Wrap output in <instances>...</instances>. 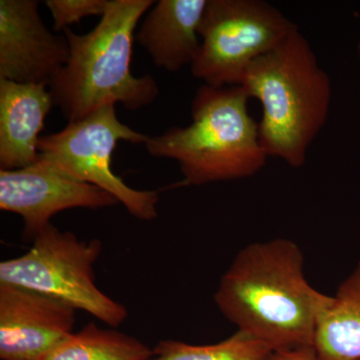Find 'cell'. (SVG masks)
<instances>
[{
  "label": "cell",
  "mask_w": 360,
  "mask_h": 360,
  "mask_svg": "<svg viewBox=\"0 0 360 360\" xmlns=\"http://www.w3.org/2000/svg\"><path fill=\"white\" fill-rule=\"evenodd\" d=\"M331 300L310 285L302 250L286 238L239 251L214 295L220 312L238 331L274 352L314 348L319 319Z\"/></svg>",
  "instance_id": "6da1fadb"
},
{
  "label": "cell",
  "mask_w": 360,
  "mask_h": 360,
  "mask_svg": "<svg viewBox=\"0 0 360 360\" xmlns=\"http://www.w3.org/2000/svg\"><path fill=\"white\" fill-rule=\"evenodd\" d=\"M153 0H110L98 25L89 33L63 34L70 58L49 84L54 105L68 122H79L108 105L139 110L160 96L151 75L131 73L134 32Z\"/></svg>",
  "instance_id": "7a4b0ae2"
},
{
  "label": "cell",
  "mask_w": 360,
  "mask_h": 360,
  "mask_svg": "<svg viewBox=\"0 0 360 360\" xmlns=\"http://www.w3.org/2000/svg\"><path fill=\"white\" fill-rule=\"evenodd\" d=\"M240 85L262 104L258 125L266 155L302 167L328 120L331 84L298 27L276 49L253 61Z\"/></svg>",
  "instance_id": "3957f363"
},
{
  "label": "cell",
  "mask_w": 360,
  "mask_h": 360,
  "mask_svg": "<svg viewBox=\"0 0 360 360\" xmlns=\"http://www.w3.org/2000/svg\"><path fill=\"white\" fill-rule=\"evenodd\" d=\"M241 85L203 84L193 101V122L149 136L144 146L155 158L179 163L188 186L246 179L264 168L269 155L259 139V125L248 111Z\"/></svg>",
  "instance_id": "277c9868"
},
{
  "label": "cell",
  "mask_w": 360,
  "mask_h": 360,
  "mask_svg": "<svg viewBox=\"0 0 360 360\" xmlns=\"http://www.w3.org/2000/svg\"><path fill=\"white\" fill-rule=\"evenodd\" d=\"M101 250L98 239L80 240L72 232L60 231L51 224L27 252L1 262L0 283L51 296L116 328L129 314L124 305L96 286L94 264Z\"/></svg>",
  "instance_id": "5b68a950"
},
{
  "label": "cell",
  "mask_w": 360,
  "mask_h": 360,
  "mask_svg": "<svg viewBox=\"0 0 360 360\" xmlns=\"http://www.w3.org/2000/svg\"><path fill=\"white\" fill-rule=\"evenodd\" d=\"M295 28L264 0H207L191 72L215 89L240 85L251 63L283 44Z\"/></svg>",
  "instance_id": "8992f818"
},
{
  "label": "cell",
  "mask_w": 360,
  "mask_h": 360,
  "mask_svg": "<svg viewBox=\"0 0 360 360\" xmlns=\"http://www.w3.org/2000/svg\"><path fill=\"white\" fill-rule=\"evenodd\" d=\"M148 135L118 120L115 105H108L56 134L40 137L39 160L59 174L86 182L112 194L137 219L158 217V193L127 186L111 169V156L120 141L144 144Z\"/></svg>",
  "instance_id": "52a82bcc"
},
{
  "label": "cell",
  "mask_w": 360,
  "mask_h": 360,
  "mask_svg": "<svg viewBox=\"0 0 360 360\" xmlns=\"http://www.w3.org/2000/svg\"><path fill=\"white\" fill-rule=\"evenodd\" d=\"M118 203L104 189L59 174L39 160L20 169H0V210L22 217L27 240H34L63 210H101Z\"/></svg>",
  "instance_id": "ba28073f"
},
{
  "label": "cell",
  "mask_w": 360,
  "mask_h": 360,
  "mask_svg": "<svg viewBox=\"0 0 360 360\" xmlns=\"http://www.w3.org/2000/svg\"><path fill=\"white\" fill-rule=\"evenodd\" d=\"M35 0H0V79L49 86L70 58L65 34L54 35Z\"/></svg>",
  "instance_id": "9c48e42d"
},
{
  "label": "cell",
  "mask_w": 360,
  "mask_h": 360,
  "mask_svg": "<svg viewBox=\"0 0 360 360\" xmlns=\"http://www.w3.org/2000/svg\"><path fill=\"white\" fill-rule=\"evenodd\" d=\"M70 305L22 286L0 283V359L42 360L70 336Z\"/></svg>",
  "instance_id": "30bf717a"
},
{
  "label": "cell",
  "mask_w": 360,
  "mask_h": 360,
  "mask_svg": "<svg viewBox=\"0 0 360 360\" xmlns=\"http://www.w3.org/2000/svg\"><path fill=\"white\" fill-rule=\"evenodd\" d=\"M47 87L0 79L1 169H20L39 160V134L54 105Z\"/></svg>",
  "instance_id": "8fae6325"
},
{
  "label": "cell",
  "mask_w": 360,
  "mask_h": 360,
  "mask_svg": "<svg viewBox=\"0 0 360 360\" xmlns=\"http://www.w3.org/2000/svg\"><path fill=\"white\" fill-rule=\"evenodd\" d=\"M207 0H160L135 39L158 68L176 72L193 65L200 52V25Z\"/></svg>",
  "instance_id": "7c38bea8"
},
{
  "label": "cell",
  "mask_w": 360,
  "mask_h": 360,
  "mask_svg": "<svg viewBox=\"0 0 360 360\" xmlns=\"http://www.w3.org/2000/svg\"><path fill=\"white\" fill-rule=\"evenodd\" d=\"M314 348L321 360H360V262L321 315Z\"/></svg>",
  "instance_id": "4fadbf2b"
},
{
  "label": "cell",
  "mask_w": 360,
  "mask_h": 360,
  "mask_svg": "<svg viewBox=\"0 0 360 360\" xmlns=\"http://www.w3.org/2000/svg\"><path fill=\"white\" fill-rule=\"evenodd\" d=\"M153 352L132 336L89 323L42 360H150Z\"/></svg>",
  "instance_id": "5bb4252c"
},
{
  "label": "cell",
  "mask_w": 360,
  "mask_h": 360,
  "mask_svg": "<svg viewBox=\"0 0 360 360\" xmlns=\"http://www.w3.org/2000/svg\"><path fill=\"white\" fill-rule=\"evenodd\" d=\"M274 354L262 341L236 331L231 338L214 345L161 341L150 360H271Z\"/></svg>",
  "instance_id": "9a60e30c"
},
{
  "label": "cell",
  "mask_w": 360,
  "mask_h": 360,
  "mask_svg": "<svg viewBox=\"0 0 360 360\" xmlns=\"http://www.w3.org/2000/svg\"><path fill=\"white\" fill-rule=\"evenodd\" d=\"M110 0H46L56 32H65L68 26L79 22L86 16H103Z\"/></svg>",
  "instance_id": "2e32d148"
},
{
  "label": "cell",
  "mask_w": 360,
  "mask_h": 360,
  "mask_svg": "<svg viewBox=\"0 0 360 360\" xmlns=\"http://www.w3.org/2000/svg\"><path fill=\"white\" fill-rule=\"evenodd\" d=\"M271 360H321L315 354L314 348L309 349L286 350L272 354Z\"/></svg>",
  "instance_id": "e0dca14e"
},
{
  "label": "cell",
  "mask_w": 360,
  "mask_h": 360,
  "mask_svg": "<svg viewBox=\"0 0 360 360\" xmlns=\"http://www.w3.org/2000/svg\"><path fill=\"white\" fill-rule=\"evenodd\" d=\"M359 56H360V42H359Z\"/></svg>",
  "instance_id": "ac0fdd59"
}]
</instances>
